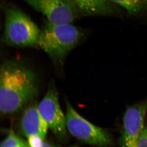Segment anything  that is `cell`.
Returning <instances> with one entry per match:
<instances>
[{
    "instance_id": "6da1fadb",
    "label": "cell",
    "mask_w": 147,
    "mask_h": 147,
    "mask_svg": "<svg viewBox=\"0 0 147 147\" xmlns=\"http://www.w3.org/2000/svg\"><path fill=\"white\" fill-rule=\"evenodd\" d=\"M38 86L31 69L19 61H7L0 69V111L16 113L35 97Z\"/></svg>"
},
{
    "instance_id": "7a4b0ae2",
    "label": "cell",
    "mask_w": 147,
    "mask_h": 147,
    "mask_svg": "<svg viewBox=\"0 0 147 147\" xmlns=\"http://www.w3.org/2000/svg\"><path fill=\"white\" fill-rule=\"evenodd\" d=\"M84 36L83 31L72 23H54L47 21L40 30L38 46L53 62L61 65Z\"/></svg>"
},
{
    "instance_id": "3957f363",
    "label": "cell",
    "mask_w": 147,
    "mask_h": 147,
    "mask_svg": "<svg viewBox=\"0 0 147 147\" xmlns=\"http://www.w3.org/2000/svg\"><path fill=\"white\" fill-rule=\"evenodd\" d=\"M3 10V42L7 46L18 47L38 46L40 30L30 18L13 5H6Z\"/></svg>"
},
{
    "instance_id": "277c9868",
    "label": "cell",
    "mask_w": 147,
    "mask_h": 147,
    "mask_svg": "<svg viewBox=\"0 0 147 147\" xmlns=\"http://www.w3.org/2000/svg\"><path fill=\"white\" fill-rule=\"evenodd\" d=\"M66 105L67 127L73 137L92 146H107L113 144L112 137L107 131L84 118L67 101Z\"/></svg>"
},
{
    "instance_id": "5b68a950",
    "label": "cell",
    "mask_w": 147,
    "mask_h": 147,
    "mask_svg": "<svg viewBox=\"0 0 147 147\" xmlns=\"http://www.w3.org/2000/svg\"><path fill=\"white\" fill-rule=\"evenodd\" d=\"M38 107L53 134L61 141H65L67 129L66 116L61 109L55 88L52 87L48 89Z\"/></svg>"
},
{
    "instance_id": "8992f818",
    "label": "cell",
    "mask_w": 147,
    "mask_h": 147,
    "mask_svg": "<svg viewBox=\"0 0 147 147\" xmlns=\"http://www.w3.org/2000/svg\"><path fill=\"white\" fill-rule=\"evenodd\" d=\"M54 23H72L79 14L69 0H21Z\"/></svg>"
},
{
    "instance_id": "52a82bcc",
    "label": "cell",
    "mask_w": 147,
    "mask_h": 147,
    "mask_svg": "<svg viewBox=\"0 0 147 147\" xmlns=\"http://www.w3.org/2000/svg\"><path fill=\"white\" fill-rule=\"evenodd\" d=\"M147 111V99L128 107L125 110L120 143L121 146L137 147L139 136L144 127Z\"/></svg>"
},
{
    "instance_id": "ba28073f",
    "label": "cell",
    "mask_w": 147,
    "mask_h": 147,
    "mask_svg": "<svg viewBox=\"0 0 147 147\" xmlns=\"http://www.w3.org/2000/svg\"><path fill=\"white\" fill-rule=\"evenodd\" d=\"M48 127L43 118L37 103H32L24 111L20 123V130L27 137L32 135L45 139Z\"/></svg>"
},
{
    "instance_id": "9c48e42d",
    "label": "cell",
    "mask_w": 147,
    "mask_h": 147,
    "mask_svg": "<svg viewBox=\"0 0 147 147\" xmlns=\"http://www.w3.org/2000/svg\"><path fill=\"white\" fill-rule=\"evenodd\" d=\"M79 15H115L120 12L119 7L110 0H69Z\"/></svg>"
},
{
    "instance_id": "30bf717a",
    "label": "cell",
    "mask_w": 147,
    "mask_h": 147,
    "mask_svg": "<svg viewBox=\"0 0 147 147\" xmlns=\"http://www.w3.org/2000/svg\"><path fill=\"white\" fill-rule=\"evenodd\" d=\"M126 11L129 15L138 16L147 13V0H110Z\"/></svg>"
},
{
    "instance_id": "8fae6325",
    "label": "cell",
    "mask_w": 147,
    "mask_h": 147,
    "mask_svg": "<svg viewBox=\"0 0 147 147\" xmlns=\"http://www.w3.org/2000/svg\"><path fill=\"white\" fill-rule=\"evenodd\" d=\"M1 147H29L27 141L20 138L14 133L13 130L9 131L8 135L1 142Z\"/></svg>"
},
{
    "instance_id": "7c38bea8",
    "label": "cell",
    "mask_w": 147,
    "mask_h": 147,
    "mask_svg": "<svg viewBox=\"0 0 147 147\" xmlns=\"http://www.w3.org/2000/svg\"><path fill=\"white\" fill-rule=\"evenodd\" d=\"M29 146L33 147H43L44 139L39 136L32 135L27 137Z\"/></svg>"
},
{
    "instance_id": "4fadbf2b",
    "label": "cell",
    "mask_w": 147,
    "mask_h": 147,
    "mask_svg": "<svg viewBox=\"0 0 147 147\" xmlns=\"http://www.w3.org/2000/svg\"><path fill=\"white\" fill-rule=\"evenodd\" d=\"M147 146V127H144L139 136L137 147Z\"/></svg>"
}]
</instances>
